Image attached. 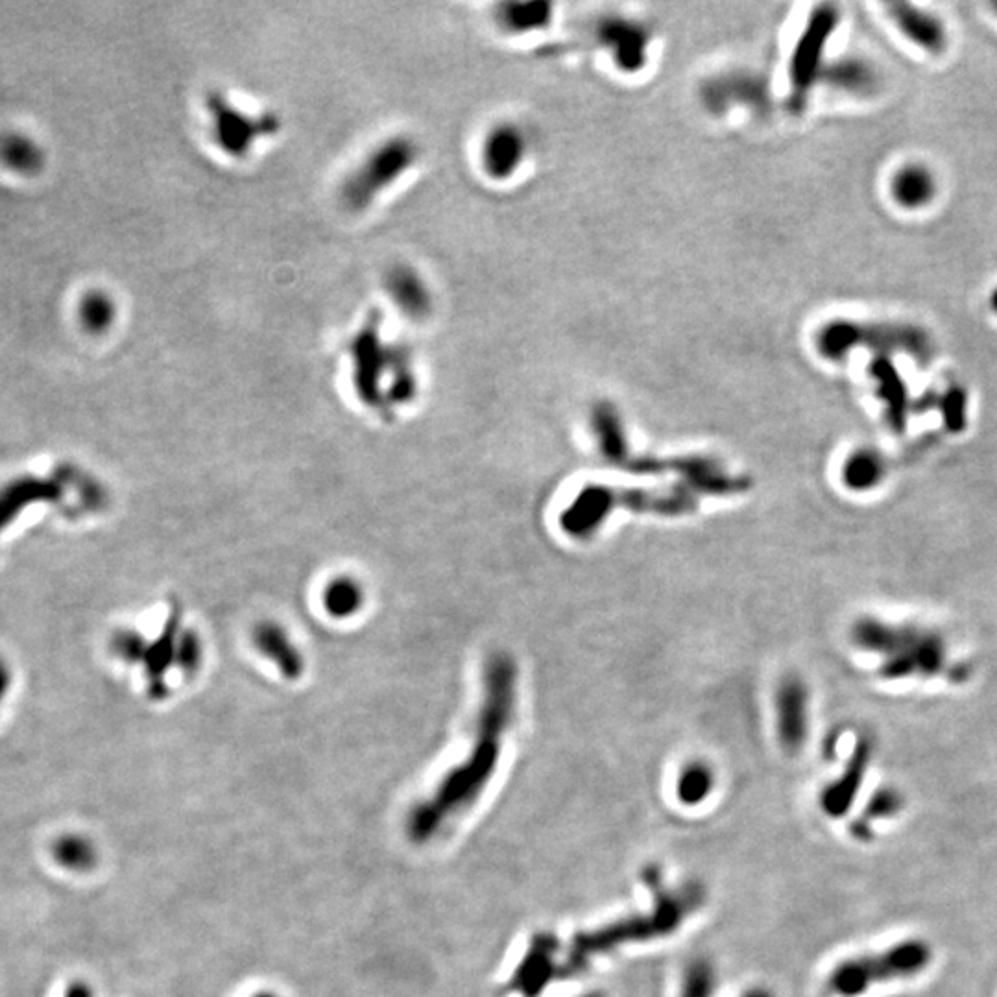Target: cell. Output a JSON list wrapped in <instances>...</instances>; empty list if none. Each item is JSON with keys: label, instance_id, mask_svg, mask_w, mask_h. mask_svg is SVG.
Listing matches in <instances>:
<instances>
[{"label": "cell", "instance_id": "9", "mask_svg": "<svg viewBox=\"0 0 997 997\" xmlns=\"http://www.w3.org/2000/svg\"><path fill=\"white\" fill-rule=\"evenodd\" d=\"M835 24H837L835 10L827 7L816 10L794 51L791 82H793L796 103H804L805 95L811 92V86L815 84L821 74L822 54H824L829 35L834 32Z\"/></svg>", "mask_w": 997, "mask_h": 997}, {"label": "cell", "instance_id": "7", "mask_svg": "<svg viewBox=\"0 0 997 997\" xmlns=\"http://www.w3.org/2000/svg\"><path fill=\"white\" fill-rule=\"evenodd\" d=\"M211 131L222 152L232 158L248 156L261 137L272 136L279 128V120L274 115L254 117L243 109L235 108L221 93H211L207 98Z\"/></svg>", "mask_w": 997, "mask_h": 997}, {"label": "cell", "instance_id": "11", "mask_svg": "<svg viewBox=\"0 0 997 997\" xmlns=\"http://www.w3.org/2000/svg\"><path fill=\"white\" fill-rule=\"evenodd\" d=\"M673 475L680 476L682 486L689 487L693 493L714 497H731L748 492L752 486L748 476L731 475L719 462L698 454L675 457Z\"/></svg>", "mask_w": 997, "mask_h": 997}, {"label": "cell", "instance_id": "31", "mask_svg": "<svg viewBox=\"0 0 997 997\" xmlns=\"http://www.w3.org/2000/svg\"><path fill=\"white\" fill-rule=\"evenodd\" d=\"M63 997H93L92 986L84 980H74L65 988Z\"/></svg>", "mask_w": 997, "mask_h": 997}, {"label": "cell", "instance_id": "26", "mask_svg": "<svg viewBox=\"0 0 997 997\" xmlns=\"http://www.w3.org/2000/svg\"><path fill=\"white\" fill-rule=\"evenodd\" d=\"M717 977L706 958H695L682 977L680 997H714Z\"/></svg>", "mask_w": 997, "mask_h": 997}, {"label": "cell", "instance_id": "16", "mask_svg": "<svg viewBox=\"0 0 997 997\" xmlns=\"http://www.w3.org/2000/svg\"><path fill=\"white\" fill-rule=\"evenodd\" d=\"M386 290L396 305L410 318H424L431 312V292L414 268H392L386 276Z\"/></svg>", "mask_w": 997, "mask_h": 997}, {"label": "cell", "instance_id": "10", "mask_svg": "<svg viewBox=\"0 0 997 997\" xmlns=\"http://www.w3.org/2000/svg\"><path fill=\"white\" fill-rule=\"evenodd\" d=\"M774 703L780 744L796 754L810 737V689L798 676H787L778 686Z\"/></svg>", "mask_w": 997, "mask_h": 997}, {"label": "cell", "instance_id": "27", "mask_svg": "<svg viewBox=\"0 0 997 997\" xmlns=\"http://www.w3.org/2000/svg\"><path fill=\"white\" fill-rule=\"evenodd\" d=\"M903 805H905V798H903V794L898 789H879L868 800L867 807H865V813H862V818L859 822L892 821L903 811Z\"/></svg>", "mask_w": 997, "mask_h": 997}, {"label": "cell", "instance_id": "5", "mask_svg": "<svg viewBox=\"0 0 997 997\" xmlns=\"http://www.w3.org/2000/svg\"><path fill=\"white\" fill-rule=\"evenodd\" d=\"M816 344L824 357L835 361L861 346L879 353H909L920 364L928 363L933 353L930 335L912 323L832 322L818 333Z\"/></svg>", "mask_w": 997, "mask_h": 997}, {"label": "cell", "instance_id": "20", "mask_svg": "<svg viewBox=\"0 0 997 997\" xmlns=\"http://www.w3.org/2000/svg\"><path fill=\"white\" fill-rule=\"evenodd\" d=\"M0 161L10 171L32 176L45 167V152L43 148L21 133H7L0 137Z\"/></svg>", "mask_w": 997, "mask_h": 997}, {"label": "cell", "instance_id": "34", "mask_svg": "<svg viewBox=\"0 0 997 997\" xmlns=\"http://www.w3.org/2000/svg\"><path fill=\"white\" fill-rule=\"evenodd\" d=\"M257 997H276V996H272V994H261V996H257Z\"/></svg>", "mask_w": 997, "mask_h": 997}, {"label": "cell", "instance_id": "28", "mask_svg": "<svg viewBox=\"0 0 997 997\" xmlns=\"http://www.w3.org/2000/svg\"><path fill=\"white\" fill-rule=\"evenodd\" d=\"M827 76L834 84L845 87L848 92L865 93L872 89L876 84V74L868 68V65L861 62H850V60L839 63Z\"/></svg>", "mask_w": 997, "mask_h": 997}, {"label": "cell", "instance_id": "22", "mask_svg": "<svg viewBox=\"0 0 997 997\" xmlns=\"http://www.w3.org/2000/svg\"><path fill=\"white\" fill-rule=\"evenodd\" d=\"M54 861L71 872H89L97 865V846L84 835L67 834L57 837L52 846Z\"/></svg>", "mask_w": 997, "mask_h": 997}, {"label": "cell", "instance_id": "12", "mask_svg": "<svg viewBox=\"0 0 997 997\" xmlns=\"http://www.w3.org/2000/svg\"><path fill=\"white\" fill-rule=\"evenodd\" d=\"M872 761V742L870 739H861L857 742L856 750L846 763L840 776L829 783L822 791L821 810L829 818H843L848 815L851 805L856 804L857 794L861 791L862 782L867 778L868 766Z\"/></svg>", "mask_w": 997, "mask_h": 997}, {"label": "cell", "instance_id": "35", "mask_svg": "<svg viewBox=\"0 0 997 997\" xmlns=\"http://www.w3.org/2000/svg\"><path fill=\"white\" fill-rule=\"evenodd\" d=\"M588 997H601V996H588Z\"/></svg>", "mask_w": 997, "mask_h": 997}, {"label": "cell", "instance_id": "29", "mask_svg": "<svg viewBox=\"0 0 997 997\" xmlns=\"http://www.w3.org/2000/svg\"><path fill=\"white\" fill-rule=\"evenodd\" d=\"M503 13L508 29L527 30L533 26H542L549 18V4H512L505 8Z\"/></svg>", "mask_w": 997, "mask_h": 997}, {"label": "cell", "instance_id": "25", "mask_svg": "<svg viewBox=\"0 0 997 997\" xmlns=\"http://www.w3.org/2000/svg\"><path fill=\"white\" fill-rule=\"evenodd\" d=\"M873 375L878 379V385H881L879 394L883 397V401L887 403V410H889L892 426H900L903 418H905V390H903V383L896 377L892 368L883 366V364L873 366Z\"/></svg>", "mask_w": 997, "mask_h": 997}, {"label": "cell", "instance_id": "17", "mask_svg": "<svg viewBox=\"0 0 997 997\" xmlns=\"http://www.w3.org/2000/svg\"><path fill=\"white\" fill-rule=\"evenodd\" d=\"M525 153V142L514 126H499L484 142V167L490 176L505 180L516 171Z\"/></svg>", "mask_w": 997, "mask_h": 997}, {"label": "cell", "instance_id": "24", "mask_svg": "<svg viewBox=\"0 0 997 997\" xmlns=\"http://www.w3.org/2000/svg\"><path fill=\"white\" fill-rule=\"evenodd\" d=\"M115 318L117 305L114 298L104 290H92L79 301V320L93 335L106 333L114 325Z\"/></svg>", "mask_w": 997, "mask_h": 997}, {"label": "cell", "instance_id": "15", "mask_svg": "<svg viewBox=\"0 0 997 997\" xmlns=\"http://www.w3.org/2000/svg\"><path fill=\"white\" fill-rule=\"evenodd\" d=\"M890 18L900 26L901 32L925 51L939 54L946 49V30L939 19L931 13L922 12L911 4H890Z\"/></svg>", "mask_w": 997, "mask_h": 997}, {"label": "cell", "instance_id": "2", "mask_svg": "<svg viewBox=\"0 0 997 997\" xmlns=\"http://www.w3.org/2000/svg\"><path fill=\"white\" fill-rule=\"evenodd\" d=\"M615 511L678 517L697 511V495L686 486L643 490L588 484L560 514V527L569 538L588 539L601 530Z\"/></svg>", "mask_w": 997, "mask_h": 997}, {"label": "cell", "instance_id": "33", "mask_svg": "<svg viewBox=\"0 0 997 997\" xmlns=\"http://www.w3.org/2000/svg\"><path fill=\"white\" fill-rule=\"evenodd\" d=\"M990 301H991V309H994V311L997 312V289L994 290V292H991Z\"/></svg>", "mask_w": 997, "mask_h": 997}, {"label": "cell", "instance_id": "23", "mask_svg": "<svg viewBox=\"0 0 997 997\" xmlns=\"http://www.w3.org/2000/svg\"><path fill=\"white\" fill-rule=\"evenodd\" d=\"M715 787V772L704 761H692L676 780V796L682 804L695 807L708 798Z\"/></svg>", "mask_w": 997, "mask_h": 997}, {"label": "cell", "instance_id": "30", "mask_svg": "<svg viewBox=\"0 0 997 997\" xmlns=\"http://www.w3.org/2000/svg\"><path fill=\"white\" fill-rule=\"evenodd\" d=\"M944 399H946L944 414H946L947 421H950V427L958 431V427L964 426V405H966V399L957 390L950 392V396L944 397Z\"/></svg>", "mask_w": 997, "mask_h": 997}, {"label": "cell", "instance_id": "1", "mask_svg": "<svg viewBox=\"0 0 997 997\" xmlns=\"http://www.w3.org/2000/svg\"><path fill=\"white\" fill-rule=\"evenodd\" d=\"M516 662L506 654L493 656L486 665L484 703L470 755L443 778L431 798L412 811L407 832L414 843L432 839L449 818L475 804L486 789L497 771L503 736L516 708Z\"/></svg>", "mask_w": 997, "mask_h": 997}, {"label": "cell", "instance_id": "3", "mask_svg": "<svg viewBox=\"0 0 997 997\" xmlns=\"http://www.w3.org/2000/svg\"><path fill=\"white\" fill-rule=\"evenodd\" d=\"M700 901L703 894L697 887H686L675 892L660 890L656 892L654 907L646 914H635L604 925L601 930L575 936L567 972H580L597 955L613 952L624 944L652 941L675 933L684 924V920L700 905Z\"/></svg>", "mask_w": 997, "mask_h": 997}, {"label": "cell", "instance_id": "19", "mask_svg": "<svg viewBox=\"0 0 997 997\" xmlns=\"http://www.w3.org/2000/svg\"><path fill=\"white\" fill-rule=\"evenodd\" d=\"M935 191V178L920 164H909L901 169L892 182L894 199L898 200V204L905 205L909 210H919L922 205L930 204Z\"/></svg>", "mask_w": 997, "mask_h": 997}, {"label": "cell", "instance_id": "6", "mask_svg": "<svg viewBox=\"0 0 997 997\" xmlns=\"http://www.w3.org/2000/svg\"><path fill=\"white\" fill-rule=\"evenodd\" d=\"M416 159L418 147L407 137H394L379 144L342 185V200L347 210H368L386 189L396 185L412 169Z\"/></svg>", "mask_w": 997, "mask_h": 997}, {"label": "cell", "instance_id": "18", "mask_svg": "<svg viewBox=\"0 0 997 997\" xmlns=\"http://www.w3.org/2000/svg\"><path fill=\"white\" fill-rule=\"evenodd\" d=\"M843 482L851 492H870L887 476V462L876 449H857L843 464Z\"/></svg>", "mask_w": 997, "mask_h": 997}, {"label": "cell", "instance_id": "32", "mask_svg": "<svg viewBox=\"0 0 997 997\" xmlns=\"http://www.w3.org/2000/svg\"><path fill=\"white\" fill-rule=\"evenodd\" d=\"M744 997H774L771 991L763 990V988H755V990L748 991Z\"/></svg>", "mask_w": 997, "mask_h": 997}, {"label": "cell", "instance_id": "14", "mask_svg": "<svg viewBox=\"0 0 997 997\" xmlns=\"http://www.w3.org/2000/svg\"><path fill=\"white\" fill-rule=\"evenodd\" d=\"M591 429L596 435L597 448L602 459L607 460L608 464L624 470L635 453L630 449L626 429L618 408L612 407L610 403L596 405L591 412Z\"/></svg>", "mask_w": 997, "mask_h": 997}, {"label": "cell", "instance_id": "8", "mask_svg": "<svg viewBox=\"0 0 997 997\" xmlns=\"http://www.w3.org/2000/svg\"><path fill=\"white\" fill-rule=\"evenodd\" d=\"M353 361H355V375H357V388L366 401H374V392L379 396L380 380L386 374L394 377H407L412 375L408 368L405 353L397 347L385 346L380 339L379 323L369 322L364 325L358 335L353 339Z\"/></svg>", "mask_w": 997, "mask_h": 997}, {"label": "cell", "instance_id": "13", "mask_svg": "<svg viewBox=\"0 0 997 997\" xmlns=\"http://www.w3.org/2000/svg\"><path fill=\"white\" fill-rule=\"evenodd\" d=\"M558 941L549 933L534 936L522 964L512 977L511 988L522 997H539L545 986L556 977Z\"/></svg>", "mask_w": 997, "mask_h": 997}, {"label": "cell", "instance_id": "21", "mask_svg": "<svg viewBox=\"0 0 997 997\" xmlns=\"http://www.w3.org/2000/svg\"><path fill=\"white\" fill-rule=\"evenodd\" d=\"M604 37L608 43H612L615 56L624 68L640 67L645 60V32H641L634 24L610 21L604 26Z\"/></svg>", "mask_w": 997, "mask_h": 997}, {"label": "cell", "instance_id": "4", "mask_svg": "<svg viewBox=\"0 0 997 997\" xmlns=\"http://www.w3.org/2000/svg\"><path fill=\"white\" fill-rule=\"evenodd\" d=\"M935 963V947L922 936H907L879 952L859 953L827 975L835 996L859 997L876 986L916 979Z\"/></svg>", "mask_w": 997, "mask_h": 997}]
</instances>
